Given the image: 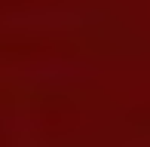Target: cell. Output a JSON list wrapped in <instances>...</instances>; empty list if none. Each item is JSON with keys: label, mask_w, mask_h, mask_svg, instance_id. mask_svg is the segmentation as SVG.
Wrapping results in <instances>:
<instances>
[{"label": "cell", "mask_w": 150, "mask_h": 147, "mask_svg": "<svg viewBox=\"0 0 150 147\" xmlns=\"http://www.w3.org/2000/svg\"><path fill=\"white\" fill-rule=\"evenodd\" d=\"M40 123H43L46 132H64L77 123V110L67 107L64 101H49L43 110H40Z\"/></svg>", "instance_id": "cell-1"}]
</instances>
